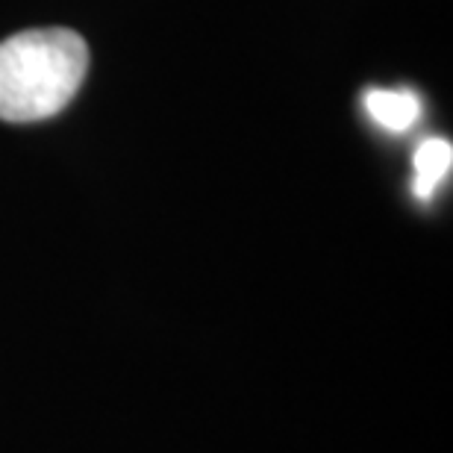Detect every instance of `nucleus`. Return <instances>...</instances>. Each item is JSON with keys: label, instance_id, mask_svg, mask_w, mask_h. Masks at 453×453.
Masks as SVG:
<instances>
[{"label": "nucleus", "instance_id": "nucleus-1", "mask_svg": "<svg viewBox=\"0 0 453 453\" xmlns=\"http://www.w3.org/2000/svg\"><path fill=\"white\" fill-rule=\"evenodd\" d=\"M88 71L83 35L65 27L27 30L0 42V118L44 121L74 101Z\"/></svg>", "mask_w": 453, "mask_h": 453}, {"label": "nucleus", "instance_id": "nucleus-2", "mask_svg": "<svg viewBox=\"0 0 453 453\" xmlns=\"http://www.w3.org/2000/svg\"><path fill=\"white\" fill-rule=\"evenodd\" d=\"M365 110L388 133H406L421 118V97L410 88H368Z\"/></svg>", "mask_w": 453, "mask_h": 453}, {"label": "nucleus", "instance_id": "nucleus-3", "mask_svg": "<svg viewBox=\"0 0 453 453\" xmlns=\"http://www.w3.org/2000/svg\"><path fill=\"white\" fill-rule=\"evenodd\" d=\"M415 180H412V195L418 201H430L436 195L441 180H448L453 165V148L448 139H427L415 150Z\"/></svg>", "mask_w": 453, "mask_h": 453}]
</instances>
